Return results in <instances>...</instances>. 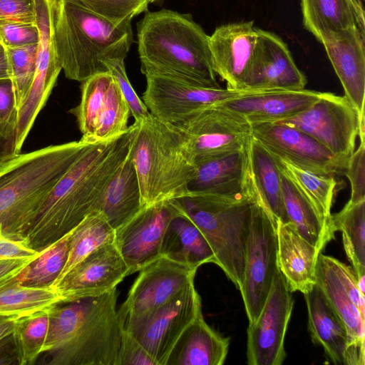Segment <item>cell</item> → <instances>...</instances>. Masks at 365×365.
<instances>
[{
  "label": "cell",
  "mask_w": 365,
  "mask_h": 365,
  "mask_svg": "<svg viewBox=\"0 0 365 365\" xmlns=\"http://www.w3.org/2000/svg\"><path fill=\"white\" fill-rule=\"evenodd\" d=\"M229 345L230 338L211 328L201 314L180 336L165 365H222Z\"/></svg>",
  "instance_id": "484cf974"
},
{
  "label": "cell",
  "mask_w": 365,
  "mask_h": 365,
  "mask_svg": "<svg viewBox=\"0 0 365 365\" xmlns=\"http://www.w3.org/2000/svg\"><path fill=\"white\" fill-rule=\"evenodd\" d=\"M20 365V354L14 334L0 339V365Z\"/></svg>",
  "instance_id": "f907efd6"
},
{
  "label": "cell",
  "mask_w": 365,
  "mask_h": 365,
  "mask_svg": "<svg viewBox=\"0 0 365 365\" xmlns=\"http://www.w3.org/2000/svg\"><path fill=\"white\" fill-rule=\"evenodd\" d=\"M130 22L115 24L71 0H56L53 38L66 77L82 82L108 71L105 60L125 59L133 41Z\"/></svg>",
  "instance_id": "277c9868"
},
{
  "label": "cell",
  "mask_w": 365,
  "mask_h": 365,
  "mask_svg": "<svg viewBox=\"0 0 365 365\" xmlns=\"http://www.w3.org/2000/svg\"><path fill=\"white\" fill-rule=\"evenodd\" d=\"M175 126L187 135L195 162L241 150L252 138L251 124L220 105L195 112Z\"/></svg>",
  "instance_id": "9a60e30c"
},
{
  "label": "cell",
  "mask_w": 365,
  "mask_h": 365,
  "mask_svg": "<svg viewBox=\"0 0 365 365\" xmlns=\"http://www.w3.org/2000/svg\"><path fill=\"white\" fill-rule=\"evenodd\" d=\"M365 143H360L359 148L349 157L345 175L351 185L352 202L365 200Z\"/></svg>",
  "instance_id": "ee69618b"
},
{
  "label": "cell",
  "mask_w": 365,
  "mask_h": 365,
  "mask_svg": "<svg viewBox=\"0 0 365 365\" xmlns=\"http://www.w3.org/2000/svg\"><path fill=\"white\" fill-rule=\"evenodd\" d=\"M301 9L304 29L319 43L351 28L365 31L361 0H301Z\"/></svg>",
  "instance_id": "83f0119b"
},
{
  "label": "cell",
  "mask_w": 365,
  "mask_h": 365,
  "mask_svg": "<svg viewBox=\"0 0 365 365\" xmlns=\"http://www.w3.org/2000/svg\"><path fill=\"white\" fill-rule=\"evenodd\" d=\"M11 78L9 63L6 48L0 44V80Z\"/></svg>",
  "instance_id": "db71d44e"
},
{
  "label": "cell",
  "mask_w": 365,
  "mask_h": 365,
  "mask_svg": "<svg viewBox=\"0 0 365 365\" xmlns=\"http://www.w3.org/2000/svg\"><path fill=\"white\" fill-rule=\"evenodd\" d=\"M130 126L142 207L189 195L196 162L187 135L152 115Z\"/></svg>",
  "instance_id": "3957f363"
},
{
  "label": "cell",
  "mask_w": 365,
  "mask_h": 365,
  "mask_svg": "<svg viewBox=\"0 0 365 365\" xmlns=\"http://www.w3.org/2000/svg\"><path fill=\"white\" fill-rule=\"evenodd\" d=\"M129 275L114 242L105 245L81 261L52 287L63 303L101 295Z\"/></svg>",
  "instance_id": "d6986e66"
},
{
  "label": "cell",
  "mask_w": 365,
  "mask_h": 365,
  "mask_svg": "<svg viewBox=\"0 0 365 365\" xmlns=\"http://www.w3.org/2000/svg\"><path fill=\"white\" fill-rule=\"evenodd\" d=\"M48 328V311L18 319L13 331L20 354V365L33 364L42 354Z\"/></svg>",
  "instance_id": "f35d334b"
},
{
  "label": "cell",
  "mask_w": 365,
  "mask_h": 365,
  "mask_svg": "<svg viewBox=\"0 0 365 365\" xmlns=\"http://www.w3.org/2000/svg\"><path fill=\"white\" fill-rule=\"evenodd\" d=\"M336 231L342 234L344 248L357 280L365 274V200H349L337 213L331 214Z\"/></svg>",
  "instance_id": "e575fe53"
},
{
  "label": "cell",
  "mask_w": 365,
  "mask_h": 365,
  "mask_svg": "<svg viewBox=\"0 0 365 365\" xmlns=\"http://www.w3.org/2000/svg\"><path fill=\"white\" fill-rule=\"evenodd\" d=\"M276 227L277 222L258 193L252 209L240 290L249 324L258 318L278 269Z\"/></svg>",
  "instance_id": "ba28073f"
},
{
  "label": "cell",
  "mask_w": 365,
  "mask_h": 365,
  "mask_svg": "<svg viewBox=\"0 0 365 365\" xmlns=\"http://www.w3.org/2000/svg\"><path fill=\"white\" fill-rule=\"evenodd\" d=\"M304 295L312 341L323 347L332 363L347 365L350 341L344 322L317 284Z\"/></svg>",
  "instance_id": "d4e9b609"
},
{
  "label": "cell",
  "mask_w": 365,
  "mask_h": 365,
  "mask_svg": "<svg viewBox=\"0 0 365 365\" xmlns=\"http://www.w3.org/2000/svg\"><path fill=\"white\" fill-rule=\"evenodd\" d=\"M143 101L148 110L158 120L177 125L189 115L205 108L262 90H234L205 88L176 79L147 76Z\"/></svg>",
  "instance_id": "7c38bea8"
},
{
  "label": "cell",
  "mask_w": 365,
  "mask_h": 365,
  "mask_svg": "<svg viewBox=\"0 0 365 365\" xmlns=\"http://www.w3.org/2000/svg\"><path fill=\"white\" fill-rule=\"evenodd\" d=\"M160 254L196 269L204 264H215V255L204 235L189 218L181 213L168 224Z\"/></svg>",
  "instance_id": "f1b7e54d"
},
{
  "label": "cell",
  "mask_w": 365,
  "mask_h": 365,
  "mask_svg": "<svg viewBox=\"0 0 365 365\" xmlns=\"http://www.w3.org/2000/svg\"><path fill=\"white\" fill-rule=\"evenodd\" d=\"M140 71L190 84L220 88L208 36L189 14L169 9L145 11L137 26Z\"/></svg>",
  "instance_id": "7a4b0ae2"
},
{
  "label": "cell",
  "mask_w": 365,
  "mask_h": 365,
  "mask_svg": "<svg viewBox=\"0 0 365 365\" xmlns=\"http://www.w3.org/2000/svg\"><path fill=\"white\" fill-rule=\"evenodd\" d=\"M40 252L29 248L20 241L7 238L0 230V259L31 257L38 256Z\"/></svg>",
  "instance_id": "681fc988"
},
{
  "label": "cell",
  "mask_w": 365,
  "mask_h": 365,
  "mask_svg": "<svg viewBox=\"0 0 365 365\" xmlns=\"http://www.w3.org/2000/svg\"><path fill=\"white\" fill-rule=\"evenodd\" d=\"M148 1V3H153V2H155L158 0H147Z\"/></svg>",
  "instance_id": "11a10c76"
},
{
  "label": "cell",
  "mask_w": 365,
  "mask_h": 365,
  "mask_svg": "<svg viewBox=\"0 0 365 365\" xmlns=\"http://www.w3.org/2000/svg\"><path fill=\"white\" fill-rule=\"evenodd\" d=\"M294 305L292 292L277 269L257 319L249 324L247 359L249 365H281L286 357L284 338Z\"/></svg>",
  "instance_id": "5bb4252c"
},
{
  "label": "cell",
  "mask_w": 365,
  "mask_h": 365,
  "mask_svg": "<svg viewBox=\"0 0 365 365\" xmlns=\"http://www.w3.org/2000/svg\"><path fill=\"white\" fill-rule=\"evenodd\" d=\"M197 269L163 256L144 267L118 309L123 329L145 319L194 281Z\"/></svg>",
  "instance_id": "8fae6325"
},
{
  "label": "cell",
  "mask_w": 365,
  "mask_h": 365,
  "mask_svg": "<svg viewBox=\"0 0 365 365\" xmlns=\"http://www.w3.org/2000/svg\"><path fill=\"white\" fill-rule=\"evenodd\" d=\"M37 257L0 259V279L19 273Z\"/></svg>",
  "instance_id": "816d5d0a"
},
{
  "label": "cell",
  "mask_w": 365,
  "mask_h": 365,
  "mask_svg": "<svg viewBox=\"0 0 365 365\" xmlns=\"http://www.w3.org/2000/svg\"><path fill=\"white\" fill-rule=\"evenodd\" d=\"M180 213L173 200L158 202L142 207L115 230L114 243L128 266L129 274L139 272L160 257L166 228Z\"/></svg>",
  "instance_id": "e0dca14e"
},
{
  "label": "cell",
  "mask_w": 365,
  "mask_h": 365,
  "mask_svg": "<svg viewBox=\"0 0 365 365\" xmlns=\"http://www.w3.org/2000/svg\"><path fill=\"white\" fill-rule=\"evenodd\" d=\"M256 43L253 21L221 25L210 36L212 67L227 88L250 89Z\"/></svg>",
  "instance_id": "ac0fdd59"
},
{
  "label": "cell",
  "mask_w": 365,
  "mask_h": 365,
  "mask_svg": "<svg viewBox=\"0 0 365 365\" xmlns=\"http://www.w3.org/2000/svg\"><path fill=\"white\" fill-rule=\"evenodd\" d=\"M81 83L80 103L70 113L76 118L81 140L93 143V135L109 111L118 86L110 71L96 73Z\"/></svg>",
  "instance_id": "4dcf8cb0"
},
{
  "label": "cell",
  "mask_w": 365,
  "mask_h": 365,
  "mask_svg": "<svg viewBox=\"0 0 365 365\" xmlns=\"http://www.w3.org/2000/svg\"><path fill=\"white\" fill-rule=\"evenodd\" d=\"M37 44L5 48L13 83L17 109L26 99L36 69Z\"/></svg>",
  "instance_id": "ab89813d"
},
{
  "label": "cell",
  "mask_w": 365,
  "mask_h": 365,
  "mask_svg": "<svg viewBox=\"0 0 365 365\" xmlns=\"http://www.w3.org/2000/svg\"><path fill=\"white\" fill-rule=\"evenodd\" d=\"M277 267L291 292L307 293L316 284L321 252L303 238L291 222H277Z\"/></svg>",
  "instance_id": "cb8c5ba5"
},
{
  "label": "cell",
  "mask_w": 365,
  "mask_h": 365,
  "mask_svg": "<svg viewBox=\"0 0 365 365\" xmlns=\"http://www.w3.org/2000/svg\"><path fill=\"white\" fill-rule=\"evenodd\" d=\"M93 297L57 304L48 310V328L42 353L66 344L82 322Z\"/></svg>",
  "instance_id": "74e56055"
},
{
  "label": "cell",
  "mask_w": 365,
  "mask_h": 365,
  "mask_svg": "<svg viewBox=\"0 0 365 365\" xmlns=\"http://www.w3.org/2000/svg\"><path fill=\"white\" fill-rule=\"evenodd\" d=\"M116 365H158L140 342L123 329Z\"/></svg>",
  "instance_id": "f6af8a7d"
},
{
  "label": "cell",
  "mask_w": 365,
  "mask_h": 365,
  "mask_svg": "<svg viewBox=\"0 0 365 365\" xmlns=\"http://www.w3.org/2000/svg\"><path fill=\"white\" fill-rule=\"evenodd\" d=\"M72 230L42 250L19 273L18 279L22 285L50 287L53 284L66 263Z\"/></svg>",
  "instance_id": "8d00e7d4"
},
{
  "label": "cell",
  "mask_w": 365,
  "mask_h": 365,
  "mask_svg": "<svg viewBox=\"0 0 365 365\" xmlns=\"http://www.w3.org/2000/svg\"><path fill=\"white\" fill-rule=\"evenodd\" d=\"M116 287L92 298L71 339L48 354L51 365H116L123 331L118 317Z\"/></svg>",
  "instance_id": "52a82bcc"
},
{
  "label": "cell",
  "mask_w": 365,
  "mask_h": 365,
  "mask_svg": "<svg viewBox=\"0 0 365 365\" xmlns=\"http://www.w3.org/2000/svg\"><path fill=\"white\" fill-rule=\"evenodd\" d=\"M19 154L16 148L15 129L0 126V170Z\"/></svg>",
  "instance_id": "c3c4849f"
},
{
  "label": "cell",
  "mask_w": 365,
  "mask_h": 365,
  "mask_svg": "<svg viewBox=\"0 0 365 365\" xmlns=\"http://www.w3.org/2000/svg\"><path fill=\"white\" fill-rule=\"evenodd\" d=\"M91 144L80 140L20 153L0 170V230L5 237L20 241L33 212Z\"/></svg>",
  "instance_id": "5b68a950"
},
{
  "label": "cell",
  "mask_w": 365,
  "mask_h": 365,
  "mask_svg": "<svg viewBox=\"0 0 365 365\" xmlns=\"http://www.w3.org/2000/svg\"><path fill=\"white\" fill-rule=\"evenodd\" d=\"M36 0H0V21L36 23Z\"/></svg>",
  "instance_id": "bcb514c9"
},
{
  "label": "cell",
  "mask_w": 365,
  "mask_h": 365,
  "mask_svg": "<svg viewBox=\"0 0 365 365\" xmlns=\"http://www.w3.org/2000/svg\"><path fill=\"white\" fill-rule=\"evenodd\" d=\"M277 122L307 133L342 161L355 150L359 116L344 96L324 92L304 110Z\"/></svg>",
  "instance_id": "30bf717a"
},
{
  "label": "cell",
  "mask_w": 365,
  "mask_h": 365,
  "mask_svg": "<svg viewBox=\"0 0 365 365\" xmlns=\"http://www.w3.org/2000/svg\"><path fill=\"white\" fill-rule=\"evenodd\" d=\"M91 12L120 24L148 11L147 0H71Z\"/></svg>",
  "instance_id": "60d3db41"
},
{
  "label": "cell",
  "mask_w": 365,
  "mask_h": 365,
  "mask_svg": "<svg viewBox=\"0 0 365 365\" xmlns=\"http://www.w3.org/2000/svg\"><path fill=\"white\" fill-rule=\"evenodd\" d=\"M252 137L272 155L317 174L344 175L347 163L297 128L279 122L251 124Z\"/></svg>",
  "instance_id": "2e32d148"
},
{
  "label": "cell",
  "mask_w": 365,
  "mask_h": 365,
  "mask_svg": "<svg viewBox=\"0 0 365 365\" xmlns=\"http://www.w3.org/2000/svg\"><path fill=\"white\" fill-rule=\"evenodd\" d=\"M248 146L231 153L196 161L190 192L234 197L249 192L252 178Z\"/></svg>",
  "instance_id": "7402d4cb"
},
{
  "label": "cell",
  "mask_w": 365,
  "mask_h": 365,
  "mask_svg": "<svg viewBox=\"0 0 365 365\" xmlns=\"http://www.w3.org/2000/svg\"><path fill=\"white\" fill-rule=\"evenodd\" d=\"M257 195L252 181L249 192L238 197L190 192L173 200L180 213L199 228L213 251L215 264L240 291L244 281L247 238Z\"/></svg>",
  "instance_id": "8992f818"
},
{
  "label": "cell",
  "mask_w": 365,
  "mask_h": 365,
  "mask_svg": "<svg viewBox=\"0 0 365 365\" xmlns=\"http://www.w3.org/2000/svg\"><path fill=\"white\" fill-rule=\"evenodd\" d=\"M18 274L0 279V316L19 319L63 303L52 288L24 286Z\"/></svg>",
  "instance_id": "d6a6232c"
},
{
  "label": "cell",
  "mask_w": 365,
  "mask_h": 365,
  "mask_svg": "<svg viewBox=\"0 0 365 365\" xmlns=\"http://www.w3.org/2000/svg\"><path fill=\"white\" fill-rule=\"evenodd\" d=\"M18 319L0 316V339L13 333Z\"/></svg>",
  "instance_id": "f5cc1de1"
},
{
  "label": "cell",
  "mask_w": 365,
  "mask_h": 365,
  "mask_svg": "<svg viewBox=\"0 0 365 365\" xmlns=\"http://www.w3.org/2000/svg\"><path fill=\"white\" fill-rule=\"evenodd\" d=\"M272 156L279 169L311 201L323 220L332 225L331 209L337 187L334 176L317 174L279 157Z\"/></svg>",
  "instance_id": "d590c367"
},
{
  "label": "cell",
  "mask_w": 365,
  "mask_h": 365,
  "mask_svg": "<svg viewBox=\"0 0 365 365\" xmlns=\"http://www.w3.org/2000/svg\"><path fill=\"white\" fill-rule=\"evenodd\" d=\"M103 63L114 77L135 122L140 121L150 116L151 113L130 83L125 71L124 59H107Z\"/></svg>",
  "instance_id": "b9f144b4"
},
{
  "label": "cell",
  "mask_w": 365,
  "mask_h": 365,
  "mask_svg": "<svg viewBox=\"0 0 365 365\" xmlns=\"http://www.w3.org/2000/svg\"><path fill=\"white\" fill-rule=\"evenodd\" d=\"M201 314V298L192 281L166 303L125 331L140 342L158 365H165L180 336Z\"/></svg>",
  "instance_id": "4fadbf2b"
},
{
  "label": "cell",
  "mask_w": 365,
  "mask_h": 365,
  "mask_svg": "<svg viewBox=\"0 0 365 365\" xmlns=\"http://www.w3.org/2000/svg\"><path fill=\"white\" fill-rule=\"evenodd\" d=\"M250 89L262 91H299L307 80L298 68L287 45L277 34L259 29Z\"/></svg>",
  "instance_id": "ffe728a7"
},
{
  "label": "cell",
  "mask_w": 365,
  "mask_h": 365,
  "mask_svg": "<svg viewBox=\"0 0 365 365\" xmlns=\"http://www.w3.org/2000/svg\"><path fill=\"white\" fill-rule=\"evenodd\" d=\"M324 92L262 91L250 93L218 105L243 117L250 124L277 122L292 117L311 106Z\"/></svg>",
  "instance_id": "603a6c76"
},
{
  "label": "cell",
  "mask_w": 365,
  "mask_h": 365,
  "mask_svg": "<svg viewBox=\"0 0 365 365\" xmlns=\"http://www.w3.org/2000/svg\"><path fill=\"white\" fill-rule=\"evenodd\" d=\"M281 187L287 217L298 233L320 252L334 239L335 230L327 223L319 212L281 170Z\"/></svg>",
  "instance_id": "f546056e"
},
{
  "label": "cell",
  "mask_w": 365,
  "mask_h": 365,
  "mask_svg": "<svg viewBox=\"0 0 365 365\" xmlns=\"http://www.w3.org/2000/svg\"><path fill=\"white\" fill-rule=\"evenodd\" d=\"M114 240L115 230L103 213L98 210L91 211L73 229L66 263L50 287L56 286L72 268L93 251L114 242Z\"/></svg>",
  "instance_id": "836d02e7"
},
{
  "label": "cell",
  "mask_w": 365,
  "mask_h": 365,
  "mask_svg": "<svg viewBox=\"0 0 365 365\" xmlns=\"http://www.w3.org/2000/svg\"><path fill=\"white\" fill-rule=\"evenodd\" d=\"M248 150L252 180L265 208L276 222H289L282 200L281 172L274 158L252 137Z\"/></svg>",
  "instance_id": "1f68e13d"
},
{
  "label": "cell",
  "mask_w": 365,
  "mask_h": 365,
  "mask_svg": "<svg viewBox=\"0 0 365 365\" xmlns=\"http://www.w3.org/2000/svg\"><path fill=\"white\" fill-rule=\"evenodd\" d=\"M141 208L139 182L129 148L125 160L96 202L93 210L103 212L115 230Z\"/></svg>",
  "instance_id": "4316f807"
},
{
  "label": "cell",
  "mask_w": 365,
  "mask_h": 365,
  "mask_svg": "<svg viewBox=\"0 0 365 365\" xmlns=\"http://www.w3.org/2000/svg\"><path fill=\"white\" fill-rule=\"evenodd\" d=\"M316 284L344 322L350 341L347 365L364 364L365 295L351 266L319 254Z\"/></svg>",
  "instance_id": "9c48e42d"
},
{
  "label": "cell",
  "mask_w": 365,
  "mask_h": 365,
  "mask_svg": "<svg viewBox=\"0 0 365 365\" xmlns=\"http://www.w3.org/2000/svg\"><path fill=\"white\" fill-rule=\"evenodd\" d=\"M17 116V106L13 83L11 78L0 80V126L14 128Z\"/></svg>",
  "instance_id": "7dc6e473"
},
{
  "label": "cell",
  "mask_w": 365,
  "mask_h": 365,
  "mask_svg": "<svg viewBox=\"0 0 365 365\" xmlns=\"http://www.w3.org/2000/svg\"><path fill=\"white\" fill-rule=\"evenodd\" d=\"M36 23L0 21V44L4 48H16L38 43Z\"/></svg>",
  "instance_id": "7bdbcfd3"
},
{
  "label": "cell",
  "mask_w": 365,
  "mask_h": 365,
  "mask_svg": "<svg viewBox=\"0 0 365 365\" xmlns=\"http://www.w3.org/2000/svg\"><path fill=\"white\" fill-rule=\"evenodd\" d=\"M344 91L359 114L365 115V31L351 28L324 37L320 42Z\"/></svg>",
  "instance_id": "44dd1931"
},
{
  "label": "cell",
  "mask_w": 365,
  "mask_h": 365,
  "mask_svg": "<svg viewBox=\"0 0 365 365\" xmlns=\"http://www.w3.org/2000/svg\"><path fill=\"white\" fill-rule=\"evenodd\" d=\"M131 128L93 143L60 178L24 227L20 241L41 252L89 214L130 148Z\"/></svg>",
  "instance_id": "6da1fadb"
}]
</instances>
